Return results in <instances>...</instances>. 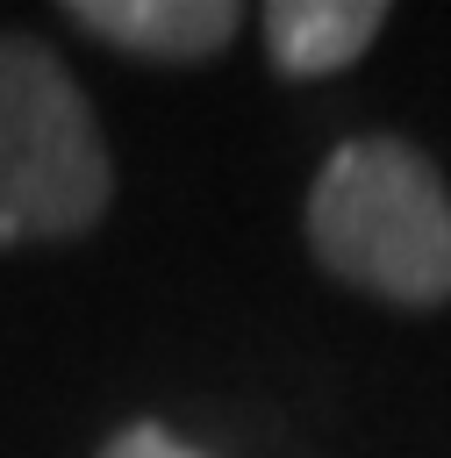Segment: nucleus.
<instances>
[{
	"label": "nucleus",
	"instance_id": "nucleus-1",
	"mask_svg": "<svg viewBox=\"0 0 451 458\" xmlns=\"http://www.w3.org/2000/svg\"><path fill=\"white\" fill-rule=\"evenodd\" d=\"M308 250L394 308L451 301V186L401 136H351L308 186Z\"/></svg>",
	"mask_w": 451,
	"mask_h": 458
},
{
	"label": "nucleus",
	"instance_id": "nucleus-2",
	"mask_svg": "<svg viewBox=\"0 0 451 458\" xmlns=\"http://www.w3.org/2000/svg\"><path fill=\"white\" fill-rule=\"evenodd\" d=\"M115 165L86 86L36 36H0V243H64L107 215Z\"/></svg>",
	"mask_w": 451,
	"mask_h": 458
},
{
	"label": "nucleus",
	"instance_id": "nucleus-3",
	"mask_svg": "<svg viewBox=\"0 0 451 458\" xmlns=\"http://www.w3.org/2000/svg\"><path fill=\"white\" fill-rule=\"evenodd\" d=\"M64 21L86 29L93 43L150 57V64H200L236 43L243 7H229V0H72Z\"/></svg>",
	"mask_w": 451,
	"mask_h": 458
},
{
	"label": "nucleus",
	"instance_id": "nucleus-4",
	"mask_svg": "<svg viewBox=\"0 0 451 458\" xmlns=\"http://www.w3.org/2000/svg\"><path fill=\"white\" fill-rule=\"evenodd\" d=\"M387 29L379 0H272L265 7V50L286 79H329L372 50Z\"/></svg>",
	"mask_w": 451,
	"mask_h": 458
},
{
	"label": "nucleus",
	"instance_id": "nucleus-5",
	"mask_svg": "<svg viewBox=\"0 0 451 458\" xmlns=\"http://www.w3.org/2000/svg\"><path fill=\"white\" fill-rule=\"evenodd\" d=\"M100 458H200L193 444H179L165 422H129V429H115L107 437V451Z\"/></svg>",
	"mask_w": 451,
	"mask_h": 458
}]
</instances>
